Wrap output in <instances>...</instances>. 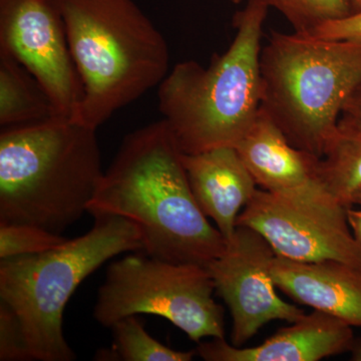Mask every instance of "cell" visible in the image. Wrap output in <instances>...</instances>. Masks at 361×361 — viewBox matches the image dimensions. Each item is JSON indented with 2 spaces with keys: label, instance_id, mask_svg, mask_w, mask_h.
<instances>
[{
  "label": "cell",
  "instance_id": "cell-14",
  "mask_svg": "<svg viewBox=\"0 0 361 361\" xmlns=\"http://www.w3.org/2000/svg\"><path fill=\"white\" fill-rule=\"evenodd\" d=\"M234 148L257 186L266 191L296 193L322 184L319 157L295 148L261 106L250 129Z\"/></svg>",
  "mask_w": 361,
  "mask_h": 361
},
{
  "label": "cell",
  "instance_id": "cell-16",
  "mask_svg": "<svg viewBox=\"0 0 361 361\" xmlns=\"http://www.w3.org/2000/svg\"><path fill=\"white\" fill-rule=\"evenodd\" d=\"M318 179L337 201L353 206L361 189V134L337 130L318 161Z\"/></svg>",
  "mask_w": 361,
  "mask_h": 361
},
{
  "label": "cell",
  "instance_id": "cell-12",
  "mask_svg": "<svg viewBox=\"0 0 361 361\" xmlns=\"http://www.w3.org/2000/svg\"><path fill=\"white\" fill-rule=\"evenodd\" d=\"M195 200L212 219L226 242L237 229L240 213L257 191V184L234 147L182 154Z\"/></svg>",
  "mask_w": 361,
  "mask_h": 361
},
{
  "label": "cell",
  "instance_id": "cell-1",
  "mask_svg": "<svg viewBox=\"0 0 361 361\" xmlns=\"http://www.w3.org/2000/svg\"><path fill=\"white\" fill-rule=\"evenodd\" d=\"M182 154L164 118L130 133L87 213L134 223L147 255L207 267L227 242L195 200Z\"/></svg>",
  "mask_w": 361,
  "mask_h": 361
},
{
  "label": "cell",
  "instance_id": "cell-8",
  "mask_svg": "<svg viewBox=\"0 0 361 361\" xmlns=\"http://www.w3.org/2000/svg\"><path fill=\"white\" fill-rule=\"evenodd\" d=\"M348 208L322 184L290 194L257 189L237 226L259 233L279 257L361 267V248L349 227Z\"/></svg>",
  "mask_w": 361,
  "mask_h": 361
},
{
  "label": "cell",
  "instance_id": "cell-18",
  "mask_svg": "<svg viewBox=\"0 0 361 361\" xmlns=\"http://www.w3.org/2000/svg\"><path fill=\"white\" fill-rule=\"evenodd\" d=\"M280 11L296 32L310 33L326 21L353 13L349 0H262Z\"/></svg>",
  "mask_w": 361,
  "mask_h": 361
},
{
  "label": "cell",
  "instance_id": "cell-3",
  "mask_svg": "<svg viewBox=\"0 0 361 361\" xmlns=\"http://www.w3.org/2000/svg\"><path fill=\"white\" fill-rule=\"evenodd\" d=\"M262 0H249L234 18L236 35L210 65L177 63L158 87V108L180 151L198 154L235 147L261 106L260 59L268 13Z\"/></svg>",
  "mask_w": 361,
  "mask_h": 361
},
{
  "label": "cell",
  "instance_id": "cell-17",
  "mask_svg": "<svg viewBox=\"0 0 361 361\" xmlns=\"http://www.w3.org/2000/svg\"><path fill=\"white\" fill-rule=\"evenodd\" d=\"M114 342L110 348L99 349L96 360L191 361L196 350L179 351L164 345L145 329L137 315L128 316L111 327Z\"/></svg>",
  "mask_w": 361,
  "mask_h": 361
},
{
  "label": "cell",
  "instance_id": "cell-7",
  "mask_svg": "<svg viewBox=\"0 0 361 361\" xmlns=\"http://www.w3.org/2000/svg\"><path fill=\"white\" fill-rule=\"evenodd\" d=\"M210 272L193 263H175L134 252L114 261L97 292L94 318L111 329L128 316L169 320L191 341L225 338L224 310L216 302Z\"/></svg>",
  "mask_w": 361,
  "mask_h": 361
},
{
  "label": "cell",
  "instance_id": "cell-4",
  "mask_svg": "<svg viewBox=\"0 0 361 361\" xmlns=\"http://www.w3.org/2000/svg\"><path fill=\"white\" fill-rule=\"evenodd\" d=\"M54 2L84 90L78 122L97 130L167 77V42L134 0Z\"/></svg>",
  "mask_w": 361,
  "mask_h": 361
},
{
  "label": "cell",
  "instance_id": "cell-10",
  "mask_svg": "<svg viewBox=\"0 0 361 361\" xmlns=\"http://www.w3.org/2000/svg\"><path fill=\"white\" fill-rule=\"evenodd\" d=\"M275 256L264 237L245 226H237L223 253L207 266L215 291L231 313V344L237 348L273 320L292 323L305 314L278 295L271 271Z\"/></svg>",
  "mask_w": 361,
  "mask_h": 361
},
{
  "label": "cell",
  "instance_id": "cell-5",
  "mask_svg": "<svg viewBox=\"0 0 361 361\" xmlns=\"http://www.w3.org/2000/svg\"><path fill=\"white\" fill-rule=\"evenodd\" d=\"M259 65L261 108L295 148L322 158L361 82V40L274 32Z\"/></svg>",
  "mask_w": 361,
  "mask_h": 361
},
{
  "label": "cell",
  "instance_id": "cell-20",
  "mask_svg": "<svg viewBox=\"0 0 361 361\" xmlns=\"http://www.w3.org/2000/svg\"><path fill=\"white\" fill-rule=\"evenodd\" d=\"M0 360H32L18 315L0 301Z\"/></svg>",
  "mask_w": 361,
  "mask_h": 361
},
{
  "label": "cell",
  "instance_id": "cell-23",
  "mask_svg": "<svg viewBox=\"0 0 361 361\" xmlns=\"http://www.w3.org/2000/svg\"><path fill=\"white\" fill-rule=\"evenodd\" d=\"M346 214H348L349 227H350L355 241L361 248V210H355V209L348 207Z\"/></svg>",
  "mask_w": 361,
  "mask_h": 361
},
{
  "label": "cell",
  "instance_id": "cell-24",
  "mask_svg": "<svg viewBox=\"0 0 361 361\" xmlns=\"http://www.w3.org/2000/svg\"><path fill=\"white\" fill-rule=\"evenodd\" d=\"M351 351H353V357H351V360L361 361V342L360 343H355V346L351 349Z\"/></svg>",
  "mask_w": 361,
  "mask_h": 361
},
{
  "label": "cell",
  "instance_id": "cell-27",
  "mask_svg": "<svg viewBox=\"0 0 361 361\" xmlns=\"http://www.w3.org/2000/svg\"><path fill=\"white\" fill-rule=\"evenodd\" d=\"M230 1L232 2V4H239L240 2L242 1V0H230Z\"/></svg>",
  "mask_w": 361,
  "mask_h": 361
},
{
  "label": "cell",
  "instance_id": "cell-26",
  "mask_svg": "<svg viewBox=\"0 0 361 361\" xmlns=\"http://www.w3.org/2000/svg\"><path fill=\"white\" fill-rule=\"evenodd\" d=\"M355 204L361 205V189L353 195V200H351V205H355Z\"/></svg>",
  "mask_w": 361,
  "mask_h": 361
},
{
  "label": "cell",
  "instance_id": "cell-15",
  "mask_svg": "<svg viewBox=\"0 0 361 361\" xmlns=\"http://www.w3.org/2000/svg\"><path fill=\"white\" fill-rule=\"evenodd\" d=\"M54 116V106L37 80L13 56L0 51V126L18 127Z\"/></svg>",
  "mask_w": 361,
  "mask_h": 361
},
{
  "label": "cell",
  "instance_id": "cell-21",
  "mask_svg": "<svg viewBox=\"0 0 361 361\" xmlns=\"http://www.w3.org/2000/svg\"><path fill=\"white\" fill-rule=\"evenodd\" d=\"M320 39L331 40H361V11L326 21L310 33Z\"/></svg>",
  "mask_w": 361,
  "mask_h": 361
},
{
  "label": "cell",
  "instance_id": "cell-11",
  "mask_svg": "<svg viewBox=\"0 0 361 361\" xmlns=\"http://www.w3.org/2000/svg\"><path fill=\"white\" fill-rule=\"evenodd\" d=\"M199 342L196 353L206 361H318L355 346L353 326L322 311L304 314L290 326L253 348H237L225 338Z\"/></svg>",
  "mask_w": 361,
  "mask_h": 361
},
{
  "label": "cell",
  "instance_id": "cell-25",
  "mask_svg": "<svg viewBox=\"0 0 361 361\" xmlns=\"http://www.w3.org/2000/svg\"><path fill=\"white\" fill-rule=\"evenodd\" d=\"M351 7H353V13L355 11H361V0H349Z\"/></svg>",
  "mask_w": 361,
  "mask_h": 361
},
{
  "label": "cell",
  "instance_id": "cell-22",
  "mask_svg": "<svg viewBox=\"0 0 361 361\" xmlns=\"http://www.w3.org/2000/svg\"><path fill=\"white\" fill-rule=\"evenodd\" d=\"M338 129L343 132L361 134V82L342 109Z\"/></svg>",
  "mask_w": 361,
  "mask_h": 361
},
{
  "label": "cell",
  "instance_id": "cell-6",
  "mask_svg": "<svg viewBox=\"0 0 361 361\" xmlns=\"http://www.w3.org/2000/svg\"><path fill=\"white\" fill-rule=\"evenodd\" d=\"M92 217L89 232L58 248L0 261V301L18 315L32 360H75L63 329L71 297L106 261L142 250L134 223L118 216Z\"/></svg>",
  "mask_w": 361,
  "mask_h": 361
},
{
  "label": "cell",
  "instance_id": "cell-2",
  "mask_svg": "<svg viewBox=\"0 0 361 361\" xmlns=\"http://www.w3.org/2000/svg\"><path fill=\"white\" fill-rule=\"evenodd\" d=\"M104 175L94 128L58 116L2 128L0 223L61 234L87 212Z\"/></svg>",
  "mask_w": 361,
  "mask_h": 361
},
{
  "label": "cell",
  "instance_id": "cell-9",
  "mask_svg": "<svg viewBox=\"0 0 361 361\" xmlns=\"http://www.w3.org/2000/svg\"><path fill=\"white\" fill-rule=\"evenodd\" d=\"M0 51L37 80L54 116L78 121L84 90L54 0H0Z\"/></svg>",
  "mask_w": 361,
  "mask_h": 361
},
{
  "label": "cell",
  "instance_id": "cell-13",
  "mask_svg": "<svg viewBox=\"0 0 361 361\" xmlns=\"http://www.w3.org/2000/svg\"><path fill=\"white\" fill-rule=\"evenodd\" d=\"M273 279L296 302L361 327V267L336 260L297 262L275 256Z\"/></svg>",
  "mask_w": 361,
  "mask_h": 361
},
{
  "label": "cell",
  "instance_id": "cell-19",
  "mask_svg": "<svg viewBox=\"0 0 361 361\" xmlns=\"http://www.w3.org/2000/svg\"><path fill=\"white\" fill-rule=\"evenodd\" d=\"M68 239L39 226L0 223V260L35 255L63 245Z\"/></svg>",
  "mask_w": 361,
  "mask_h": 361
}]
</instances>
